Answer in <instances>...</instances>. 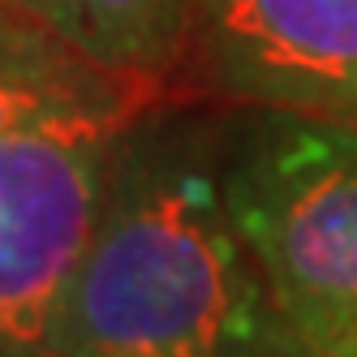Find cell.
I'll list each match as a JSON object with an SVG mask.
<instances>
[{
	"mask_svg": "<svg viewBox=\"0 0 357 357\" xmlns=\"http://www.w3.org/2000/svg\"><path fill=\"white\" fill-rule=\"evenodd\" d=\"M284 336L224 198V130L142 116L69 280L56 357H254Z\"/></svg>",
	"mask_w": 357,
	"mask_h": 357,
	"instance_id": "cell-1",
	"label": "cell"
},
{
	"mask_svg": "<svg viewBox=\"0 0 357 357\" xmlns=\"http://www.w3.org/2000/svg\"><path fill=\"white\" fill-rule=\"evenodd\" d=\"M160 78L108 69L0 0V357H56L112 160Z\"/></svg>",
	"mask_w": 357,
	"mask_h": 357,
	"instance_id": "cell-2",
	"label": "cell"
},
{
	"mask_svg": "<svg viewBox=\"0 0 357 357\" xmlns=\"http://www.w3.org/2000/svg\"><path fill=\"white\" fill-rule=\"evenodd\" d=\"M224 198L289 336L357 327V130L263 108L224 130Z\"/></svg>",
	"mask_w": 357,
	"mask_h": 357,
	"instance_id": "cell-3",
	"label": "cell"
},
{
	"mask_svg": "<svg viewBox=\"0 0 357 357\" xmlns=\"http://www.w3.org/2000/svg\"><path fill=\"white\" fill-rule=\"evenodd\" d=\"M198 43L233 99L357 130V0H202Z\"/></svg>",
	"mask_w": 357,
	"mask_h": 357,
	"instance_id": "cell-4",
	"label": "cell"
},
{
	"mask_svg": "<svg viewBox=\"0 0 357 357\" xmlns=\"http://www.w3.org/2000/svg\"><path fill=\"white\" fill-rule=\"evenodd\" d=\"M82 56L125 69L164 73L185 56L202 22V0H5Z\"/></svg>",
	"mask_w": 357,
	"mask_h": 357,
	"instance_id": "cell-5",
	"label": "cell"
},
{
	"mask_svg": "<svg viewBox=\"0 0 357 357\" xmlns=\"http://www.w3.org/2000/svg\"><path fill=\"white\" fill-rule=\"evenodd\" d=\"M310 353H319V357H357V327H344V331H336V336H327Z\"/></svg>",
	"mask_w": 357,
	"mask_h": 357,
	"instance_id": "cell-6",
	"label": "cell"
},
{
	"mask_svg": "<svg viewBox=\"0 0 357 357\" xmlns=\"http://www.w3.org/2000/svg\"><path fill=\"white\" fill-rule=\"evenodd\" d=\"M254 357H319V353H310L305 344H297L293 336H284V340H275V344H267L263 353H254Z\"/></svg>",
	"mask_w": 357,
	"mask_h": 357,
	"instance_id": "cell-7",
	"label": "cell"
}]
</instances>
